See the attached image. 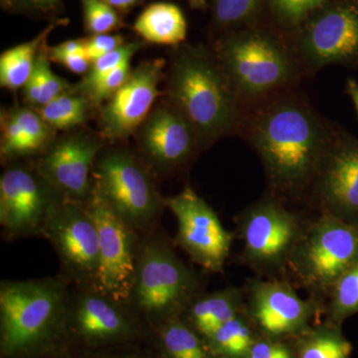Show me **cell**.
I'll use <instances>...</instances> for the list:
<instances>
[{
    "instance_id": "obj_1",
    "label": "cell",
    "mask_w": 358,
    "mask_h": 358,
    "mask_svg": "<svg viewBox=\"0 0 358 358\" xmlns=\"http://www.w3.org/2000/svg\"><path fill=\"white\" fill-rule=\"evenodd\" d=\"M249 136L272 189L294 197L312 185L331 133L307 103L287 96L256 113Z\"/></svg>"
},
{
    "instance_id": "obj_2",
    "label": "cell",
    "mask_w": 358,
    "mask_h": 358,
    "mask_svg": "<svg viewBox=\"0 0 358 358\" xmlns=\"http://www.w3.org/2000/svg\"><path fill=\"white\" fill-rule=\"evenodd\" d=\"M70 284L62 275L0 282L1 358H45L67 348Z\"/></svg>"
},
{
    "instance_id": "obj_3",
    "label": "cell",
    "mask_w": 358,
    "mask_h": 358,
    "mask_svg": "<svg viewBox=\"0 0 358 358\" xmlns=\"http://www.w3.org/2000/svg\"><path fill=\"white\" fill-rule=\"evenodd\" d=\"M167 96L192 124L199 143L229 134L239 121V95L217 56L203 48L188 46L173 54Z\"/></svg>"
},
{
    "instance_id": "obj_4",
    "label": "cell",
    "mask_w": 358,
    "mask_h": 358,
    "mask_svg": "<svg viewBox=\"0 0 358 358\" xmlns=\"http://www.w3.org/2000/svg\"><path fill=\"white\" fill-rule=\"evenodd\" d=\"M202 287L159 227L141 234L128 303L150 329L182 317Z\"/></svg>"
},
{
    "instance_id": "obj_5",
    "label": "cell",
    "mask_w": 358,
    "mask_h": 358,
    "mask_svg": "<svg viewBox=\"0 0 358 358\" xmlns=\"http://www.w3.org/2000/svg\"><path fill=\"white\" fill-rule=\"evenodd\" d=\"M93 182L105 203L136 232L143 234L157 227L164 197L152 171L140 157L126 150H103L94 166Z\"/></svg>"
},
{
    "instance_id": "obj_6",
    "label": "cell",
    "mask_w": 358,
    "mask_h": 358,
    "mask_svg": "<svg viewBox=\"0 0 358 358\" xmlns=\"http://www.w3.org/2000/svg\"><path fill=\"white\" fill-rule=\"evenodd\" d=\"M148 329L150 327L127 301L117 300L96 285H70L66 317L67 348L127 345L143 338Z\"/></svg>"
},
{
    "instance_id": "obj_7",
    "label": "cell",
    "mask_w": 358,
    "mask_h": 358,
    "mask_svg": "<svg viewBox=\"0 0 358 358\" xmlns=\"http://www.w3.org/2000/svg\"><path fill=\"white\" fill-rule=\"evenodd\" d=\"M219 62L239 96L257 98L288 84L294 63L279 42L262 33H245L218 47Z\"/></svg>"
},
{
    "instance_id": "obj_8",
    "label": "cell",
    "mask_w": 358,
    "mask_h": 358,
    "mask_svg": "<svg viewBox=\"0 0 358 358\" xmlns=\"http://www.w3.org/2000/svg\"><path fill=\"white\" fill-rule=\"evenodd\" d=\"M357 262L358 223L322 214L306 228L289 264L306 286L324 291Z\"/></svg>"
},
{
    "instance_id": "obj_9",
    "label": "cell",
    "mask_w": 358,
    "mask_h": 358,
    "mask_svg": "<svg viewBox=\"0 0 358 358\" xmlns=\"http://www.w3.org/2000/svg\"><path fill=\"white\" fill-rule=\"evenodd\" d=\"M0 178V226L6 240L41 236L64 197L40 173L34 162L6 164Z\"/></svg>"
},
{
    "instance_id": "obj_10",
    "label": "cell",
    "mask_w": 358,
    "mask_h": 358,
    "mask_svg": "<svg viewBox=\"0 0 358 358\" xmlns=\"http://www.w3.org/2000/svg\"><path fill=\"white\" fill-rule=\"evenodd\" d=\"M247 262L261 271H275L289 263L306 227L299 216L274 199H264L237 219Z\"/></svg>"
},
{
    "instance_id": "obj_11",
    "label": "cell",
    "mask_w": 358,
    "mask_h": 358,
    "mask_svg": "<svg viewBox=\"0 0 358 358\" xmlns=\"http://www.w3.org/2000/svg\"><path fill=\"white\" fill-rule=\"evenodd\" d=\"M42 237L57 254L59 275L70 285H96L100 246L95 221L86 205L65 200L47 221Z\"/></svg>"
},
{
    "instance_id": "obj_12",
    "label": "cell",
    "mask_w": 358,
    "mask_h": 358,
    "mask_svg": "<svg viewBox=\"0 0 358 358\" xmlns=\"http://www.w3.org/2000/svg\"><path fill=\"white\" fill-rule=\"evenodd\" d=\"M164 205L178 221L174 243L204 270L222 272L233 237L210 205L190 187L173 196L164 197Z\"/></svg>"
},
{
    "instance_id": "obj_13",
    "label": "cell",
    "mask_w": 358,
    "mask_h": 358,
    "mask_svg": "<svg viewBox=\"0 0 358 358\" xmlns=\"http://www.w3.org/2000/svg\"><path fill=\"white\" fill-rule=\"evenodd\" d=\"M85 205L95 221L100 246L96 286L128 303L141 234L117 217L95 189Z\"/></svg>"
},
{
    "instance_id": "obj_14",
    "label": "cell",
    "mask_w": 358,
    "mask_h": 358,
    "mask_svg": "<svg viewBox=\"0 0 358 358\" xmlns=\"http://www.w3.org/2000/svg\"><path fill=\"white\" fill-rule=\"evenodd\" d=\"M310 186L322 214L358 223V141L331 134Z\"/></svg>"
},
{
    "instance_id": "obj_15",
    "label": "cell",
    "mask_w": 358,
    "mask_h": 358,
    "mask_svg": "<svg viewBox=\"0 0 358 358\" xmlns=\"http://www.w3.org/2000/svg\"><path fill=\"white\" fill-rule=\"evenodd\" d=\"M103 148L95 136L71 134L54 141L33 162L65 200L86 204L93 193L94 166Z\"/></svg>"
},
{
    "instance_id": "obj_16",
    "label": "cell",
    "mask_w": 358,
    "mask_h": 358,
    "mask_svg": "<svg viewBox=\"0 0 358 358\" xmlns=\"http://www.w3.org/2000/svg\"><path fill=\"white\" fill-rule=\"evenodd\" d=\"M164 61H145L131 71L126 83L107 101L100 114V127L107 140L128 138L141 128L157 96Z\"/></svg>"
},
{
    "instance_id": "obj_17",
    "label": "cell",
    "mask_w": 358,
    "mask_h": 358,
    "mask_svg": "<svg viewBox=\"0 0 358 358\" xmlns=\"http://www.w3.org/2000/svg\"><path fill=\"white\" fill-rule=\"evenodd\" d=\"M138 133L143 162L159 173H171L183 166L199 143L192 124L171 103L152 110Z\"/></svg>"
},
{
    "instance_id": "obj_18",
    "label": "cell",
    "mask_w": 358,
    "mask_h": 358,
    "mask_svg": "<svg viewBox=\"0 0 358 358\" xmlns=\"http://www.w3.org/2000/svg\"><path fill=\"white\" fill-rule=\"evenodd\" d=\"M249 312L271 338L301 333L312 319L313 303L301 299L289 282L255 281L249 286Z\"/></svg>"
},
{
    "instance_id": "obj_19",
    "label": "cell",
    "mask_w": 358,
    "mask_h": 358,
    "mask_svg": "<svg viewBox=\"0 0 358 358\" xmlns=\"http://www.w3.org/2000/svg\"><path fill=\"white\" fill-rule=\"evenodd\" d=\"M301 54L313 67L343 62L358 55V13L336 6L320 14L301 40Z\"/></svg>"
},
{
    "instance_id": "obj_20",
    "label": "cell",
    "mask_w": 358,
    "mask_h": 358,
    "mask_svg": "<svg viewBox=\"0 0 358 358\" xmlns=\"http://www.w3.org/2000/svg\"><path fill=\"white\" fill-rule=\"evenodd\" d=\"M1 131L0 155L4 164L39 157L55 141L54 129L29 107L15 108L2 115Z\"/></svg>"
},
{
    "instance_id": "obj_21",
    "label": "cell",
    "mask_w": 358,
    "mask_h": 358,
    "mask_svg": "<svg viewBox=\"0 0 358 358\" xmlns=\"http://www.w3.org/2000/svg\"><path fill=\"white\" fill-rule=\"evenodd\" d=\"M243 310L241 289L230 287L200 294L183 313L182 319L204 339Z\"/></svg>"
},
{
    "instance_id": "obj_22",
    "label": "cell",
    "mask_w": 358,
    "mask_h": 358,
    "mask_svg": "<svg viewBox=\"0 0 358 358\" xmlns=\"http://www.w3.org/2000/svg\"><path fill=\"white\" fill-rule=\"evenodd\" d=\"M134 29L152 43L178 45L185 41L187 25L178 6L159 2L143 11L134 22Z\"/></svg>"
},
{
    "instance_id": "obj_23",
    "label": "cell",
    "mask_w": 358,
    "mask_h": 358,
    "mask_svg": "<svg viewBox=\"0 0 358 358\" xmlns=\"http://www.w3.org/2000/svg\"><path fill=\"white\" fill-rule=\"evenodd\" d=\"M162 358H215L206 341L182 317L150 329Z\"/></svg>"
},
{
    "instance_id": "obj_24",
    "label": "cell",
    "mask_w": 358,
    "mask_h": 358,
    "mask_svg": "<svg viewBox=\"0 0 358 358\" xmlns=\"http://www.w3.org/2000/svg\"><path fill=\"white\" fill-rule=\"evenodd\" d=\"M55 26H48L31 41L18 45L2 53L0 57V84L3 88L16 91L25 86L31 75L37 55L43 48L47 37Z\"/></svg>"
},
{
    "instance_id": "obj_25",
    "label": "cell",
    "mask_w": 358,
    "mask_h": 358,
    "mask_svg": "<svg viewBox=\"0 0 358 358\" xmlns=\"http://www.w3.org/2000/svg\"><path fill=\"white\" fill-rule=\"evenodd\" d=\"M205 341L215 358H246L255 339L242 310Z\"/></svg>"
},
{
    "instance_id": "obj_26",
    "label": "cell",
    "mask_w": 358,
    "mask_h": 358,
    "mask_svg": "<svg viewBox=\"0 0 358 358\" xmlns=\"http://www.w3.org/2000/svg\"><path fill=\"white\" fill-rule=\"evenodd\" d=\"M92 106L87 96L70 89L37 112L52 129L65 131L84 124L89 119Z\"/></svg>"
},
{
    "instance_id": "obj_27",
    "label": "cell",
    "mask_w": 358,
    "mask_h": 358,
    "mask_svg": "<svg viewBox=\"0 0 358 358\" xmlns=\"http://www.w3.org/2000/svg\"><path fill=\"white\" fill-rule=\"evenodd\" d=\"M352 345L339 331L322 327L310 331L303 339L298 358H350Z\"/></svg>"
},
{
    "instance_id": "obj_28",
    "label": "cell",
    "mask_w": 358,
    "mask_h": 358,
    "mask_svg": "<svg viewBox=\"0 0 358 358\" xmlns=\"http://www.w3.org/2000/svg\"><path fill=\"white\" fill-rule=\"evenodd\" d=\"M331 291L329 313L334 322L339 324L358 313V262L339 278Z\"/></svg>"
},
{
    "instance_id": "obj_29",
    "label": "cell",
    "mask_w": 358,
    "mask_h": 358,
    "mask_svg": "<svg viewBox=\"0 0 358 358\" xmlns=\"http://www.w3.org/2000/svg\"><path fill=\"white\" fill-rule=\"evenodd\" d=\"M50 62L48 52L42 48L37 55L31 73V76L36 80L40 90L39 107L37 109L72 88L63 78L57 76L52 71Z\"/></svg>"
},
{
    "instance_id": "obj_30",
    "label": "cell",
    "mask_w": 358,
    "mask_h": 358,
    "mask_svg": "<svg viewBox=\"0 0 358 358\" xmlns=\"http://www.w3.org/2000/svg\"><path fill=\"white\" fill-rule=\"evenodd\" d=\"M141 44L138 42H131L122 45L119 48L101 56L96 59L91 64L88 74L80 82L77 86L72 87L74 90L86 88L90 85L95 83L101 78L106 76L108 73L112 72L115 68L131 61V57L141 49Z\"/></svg>"
},
{
    "instance_id": "obj_31",
    "label": "cell",
    "mask_w": 358,
    "mask_h": 358,
    "mask_svg": "<svg viewBox=\"0 0 358 358\" xmlns=\"http://www.w3.org/2000/svg\"><path fill=\"white\" fill-rule=\"evenodd\" d=\"M86 29L93 35L108 34L121 25L114 7L105 0H82Z\"/></svg>"
},
{
    "instance_id": "obj_32",
    "label": "cell",
    "mask_w": 358,
    "mask_h": 358,
    "mask_svg": "<svg viewBox=\"0 0 358 358\" xmlns=\"http://www.w3.org/2000/svg\"><path fill=\"white\" fill-rule=\"evenodd\" d=\"M131 72L129 61L120 67L115 68L112 72L108 73L106 76L101 78L100 80L86 88L81 90L71 88V90L87 96L93 105H99V103L109 100L119 91L122 85L126 83Z\"/></svg>"
},
{
    "instance_id": "obj_33",
    "label": "cell",
    "mask_w": 358,
    "mask_h": 358,
    "mask_svg": "<svg viewBox=\"0 0 358 358\" xmlns=\"http://www.w3.org/2000/svg\"><path fill=\"white\" fill-rule=\"evenodd\" d=\"M327 0H271L275 15L289 25H298Z\"/></svg>"
},
{
    "instance_id": "obj_34",
    "label": "cell",
    "mask_w": 358,
    "mask_h": 358,
    "mask_svg": "<svg viewBox=\"0 0 358 358\" xmlns=\"http://www.w3.org/2000/svg\"><path fill=\"white\" fill-rule=\"evenodd\" d=\"M261 0H215L214 13L219 24L230 25L251 17Z\"/></svg>"
},
{
    "instance_id": "obj_35",
    "label": "cell",
    "mask_w": 358,
    "mask_h": 358,
    "mask_svg": "<svg viewBox=\"0 0 358 358\" xmlns=\"http://www.w3.org/2000/svg\"><path fill=\"white\" fill-rule=\"evenodd\" d=\"M120 35L99 34L84 39V51L91 62L124 45Z\"/></svg>"
},
{
    "instance_id": "obj_36",
    "label": "cell",
    "mask_w": 358,
    "mask_h": 358,
    "mask_svg": "<svg viewBox=\"0 0 358 358\" xmlns=\"http://www.w3.org/2000/svg\"><path fill=\"white\" fill-rule=\"evenodd\" d=\"M246 358H294L293 353L282 343L275 341H255Z\"/></svg>"
},
{
    "instance_id": "obj_37",
    "label": "cell",
    "mask_w": 358,
    "mask_h": 358,
    "mask_svg": "<svg viewBox=\"0 0 358 358\" xmlns=\"http://www.w3.org/2000/svg\"><path fill=\"white\" fill-rule=\"evenodd\" d=\"M48 56L51 61L64 66L75 74H88L91 68L92 62L87 57L85 51L70 54H48Z\"/></svg>"
},
{
    "instance_id": "obj_38",
    "label": "cell",
    "mask_w": 358,
    "mask_h": 358,
    "mask_svg": "<svg viewBox=\"0 0 358 358\" xmlns=\"http://www.w3.org/2000/svg\"><path fill=\"white\" fill-rule=\"evenodd\" d=\"M9 1L14 6L40 11V13H49L54 10L60 3V0H9Z\"/></svg>"
},
{
    "instance_id": "obj_39",
    "label": "cell",
    "mask_w": 358,
    "mask_h": 358,
    "mask_svg": "<svg viewBox=\"0 0 358 358\" xmlns=\"http://www.w3.org/2000/svg\"><path fill=\"white\" fill-rule=\"evenodd\" d=\"M109 6L119 10L126 11L138 3V0H105Z\"/></svg>"
},
{
    "instance_id": "obj_40",
    "label": "cell",
    "mask_w": 358,
    "mask_h": 358,
    "mask_svg": "<svg viewBox=\"0 0 358 358\" xmlns=\"http://www.w3.org/2000/svg\"><path fill=\"white\" fill-rule=\"evenodd\" d=\"M89 358H155L152 355H141V353H120V355H95Z\"/></svg>"
},
{
    "instance_id": "obj_41",
    "label": "cell",
    "mask_w": 358,
    "mask_h": 358,
    "mask_svg": "<svg viewBox=\"0 0 358 358\" xmlns=\"http://www.w3.org/2000/svg\"><path fill=\"white\" fill-rule=\"evenodd\" d=\"M348 91L350 95L352 96L353 102H355V106H357L358 110V84L357 82L350 80L348 83Z\"/></svg>"
},
{
    "instance_id": "obj_42",
    "label": "cell",
    "mask_w": 358,
    "mask_h": 358,
    "mask_svg": "<svg viewBox=\"0 0 358 358\" xmlns=\"http://www.w3.org/2000/svg\"><path fill=\"white\" fill-rule=\"evenodd\" d=\"M188 1H189L190 3L195 4V6H197V0H188Z\"/></svg>"
}]
</instances>
